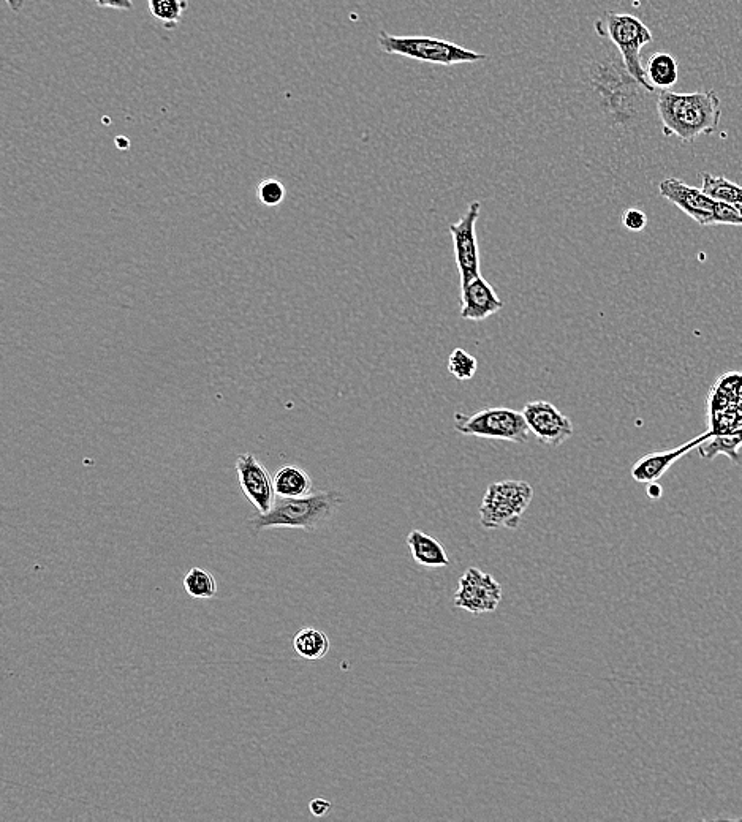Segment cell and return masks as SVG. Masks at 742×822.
<instances>
[{"label":"cell","instance_id":"obj_19","mask_svg":"<svg viewBox=\"0 0 742 822\" xmlns=\"http://www.w3.org/2000/svg\"><path fill=\"white\" fill-rule=\"evenodd\" d=\"M742 446V430H735L731 434L717 435L712 442L703 443L698 446L701 457L705 459H712L717 454H725L730 457L731 461L736 464H741L742 459L739 457V448Z\"/></svg>","mask_w":742,"mask_h":822},{"label":"cell","instance_id":"obj_23","mask_svg":"<svg viewBox=\"0 0 742 822\" xmlns=\"http://www.w3.org/2000/svg\"><path fill=\"white\" fill-rule=\"evenodd\" d=\"M478 361L475 356L467 353L462 348H456L451 351L450 358H448V372H450L456 380L467 381L472 380L477 374Z\"/></svg>","mask_w":742,"mask_h":822},{"label":"cell","instance_id":"obj_1","mask_svg":"<svg viewBox=\"0 0 742 822\" xmlns=\"http://www.w3.org/2000/svg\"><path fill=\"white\" fill-rule=\"evenodd\" d=\"M595 38L576 62L573 100L581 114L613 132L638 129L654 110L655 92H649L630 75L616 46L608 40L602 21L595 23Z\"/></svg>","mask_w":742,"mask_h":822},{"label":"cell","instance_id":"obj_8","mask_svg":"<svg viewBox=\"0 0 742 822\" xmlns=\"http://www.w3.org/2000/svg\"><path fill=\"white\" fill-rule=\"evenodd\" d=\"M481 203L469 204L466 214L459 222L448 227L453 246H455L456 266L461 276V287L480 277V249H478L477 222L480 217Z\"/></svg>","mask_w":742,"mask_h":822},{"label":"cell","instance_id":"obj_17","mask_svg":"<svg viewBox=\"0 0 742 822\" xmlns=\"http://www.w3.org/2000/svg\"><path fill=\"white\" fill-rule=\"evenodd\" d=\"M293 649L304 660H322L330 652V639L317 628H303L293 638Z\"/></svg>","mask_w":742,"mask_h":822},{"label":"cell","instance_id":"obj_29","mask_svg":"<svg viewBox=\"0 0 742 822\" xmlns=\"http://www.w3.org/2000/svg\"><path fill=\"white\" fill-rule=\"evenodd\" d=\"M662 494H663L662 486H660V484L657 483V481H655V483H649V487H648V497L649 498H654V500H657V498L662 497Z\"/></svg>","mask_w":742,"mask_h":822},{"label":"cell","instance_id":"obj_5","mask_svg":"<svg viewBox=\"0 0 742 822\" xmlns=\"http://www.w3.org/2000/svg\"><path fill=\"white\" fill-rule=\"evenodd\" d=\"M534 498V489L526 481L505 479L486 489L480 506V524L486 530H516Z\"/></svg>","mask_w":742,"mask_h":822},{"label":"cell","instance_id":"obj_18","mask_svg":"<svg viewBox=\"0 0 742 822\" xmlns=\"http://www.w3.org/2000/svg\"><path fill=\"white\" fill-rule=\"evenodd\" d=\"M644 68H646L649 83L654 87L668 89L678 83L679 65L671 54L663 53V51L652 54Z\"/></svg>","mask_w":742,"mask_h":822},{"label":"cell","instance_id":"obj_6","mask_svg":"<svg viewBox=\"0 0 742 822\" xmlns=\"http://www.w3.org/2000/svg\"><path fill=\"white\" fill-rule=\"evenodd\" d=\"M605 32L608 40L616 46L630 75L649 92L655 87L649 83L641 50L654 40L651 29L640 18L630 13L608 12L605 16Z\"/></svg>","mask_w":742,"mask_h":822},{"label":"cell","instance_id":"obj_14","mask_svg":"<svg viewBox=\"0 0 742 822\" xmlns=\"http://www.w3.org/2000/svg\"><path fill=\"white\" fill-rule=\"evenodd\" d=\"M504 309V301L497 296L496 290L488 280L477 277L461 287L462 320L483 321L494 313Z\"/></svg>","mask_w":742,"mask_h":822},{"label":"cell","instance_id":"obj_31","mask_svg":"<svg viewBox=\"0 0 742 822\" xmlns=\"http://www.w3.org/2000/svg\"><path fill=\"white\" fill-rule=\"evenodd\" d=\"M735 206H736V209H738V212H739V214H741V217H742V203L735 204Z\"/></svg>","mask_w":742,"mask_h":822},{"label":"cell","instance_id":"obj_7","mask_svg":"<svg viewBox=\"0 0 742 822\" xmlns=\"http://www.w3.org/2000/svg\"><path fill=\"white\" fill-rule=\"evenodd\" d=\"M455 430L470 437L515 443H527L530 434L523 411L505 407L485 408L475 415L456 413Z\"/></svg>","mask_w":742,"mask_h":822},{"label":"cell","instance_id":"obj_28","mask_svg":"<svg viewBox=\"0 0 742 822\" xmlns=\"http://www.w3.org/2000/svg\"><path fill=\"white\" fill-rule=\"evenodd\" d=\"M100 8H114L119 12H130L133 8V0H95Z\"/></svg>","mask_w":742,"mask_h":822},{"label":"cell","instance_id":"obj_13","mask_svg":"<svg viewBox=\"0 0 742 822\" xmlns=\"http://www.w3.org/2000/svg\"><path fill=\"white\" fill-rule=\"evenodd\" d=\"M712 437H716V432L709 430L706 434H701L700 437L693 438V440L684 443L682 446H678V448L660 451V453L646 454V456L641 457L640 461H636V464L633 465L632 478L635 479L636 483L641 484L659 481V479L670 470L671 465L676 464L679 459L687 456L692 449L709 442Z\"/></svg>","mask_w":742,"mask_h":822},{"label":"cell","instance_id":"obj_10","mask_svg":"<svg viewBox=\"0 0 742 822\" xmlns=\"http://www.w3.org/2000/svg\"><path fill=\"white\" fill-rule=\"evenodd\" d=\"M236 473L241 491L257 508L258 514L268 513L276 502L274 479L269 475L268 468L257 456L246 453L236 459Z\"/></svg>","mask_w":742,"mask_h":822},{"label":"cell","instance_id":"obj_26","mask_svg":"<svg viewBox=\"0 0 742 822\" xmlns=\"http://www.w3.org/2000/svg\"><path fill=\"white\" fill-rule=\"evenodd\" d=\"M622 223H624V227L627 228V230L633 231V233H640V231H643L646 225H648V215L644 214L640 209H627V211L622 214Z\"/></svg>","mask_w":742,"mask_h":822},{"label":"cell","instance_id":"obj_24","mask_svg":"<svg viewBox=\"0 0 742 822\" xmlns=\"http://www.w3.org/2000/svg\"><path fill=\"white\" fill-rule=\"evenodd\" d=\"M258 200L263 206L266 208H276L279 204L284 203L285 195H287V190H285L284 184L281 181H277V179L269 178L265 179V181L260 182L257 189Z\"/></svg>","mask_w":742,"mask_h":822},{"label":"cell","instance_id":"obj_16","mask_svg":"<svg viewBox=\"0 0 742 822\" xmlns=\"http://www.w3.org/2000/svg\"><path fill=\"white\" fill-rule=\"evenodd\" d=\"M273 479L277 497L300 498L312 494V478L298 465H284Z\"/></svg>","mask_w":742,"mask_h":822},{"label":"cell","instance_id":"obj_30","mask_svg":"<svg viewBox=\"0 0 742 822\" xmlns=\"http://www.w3.org/2000/svg\"><path fill=\"white\" fill-rule=\"evenodd\" d=\"M7 2L8 7L10 10H13L15 13L21 12L24 7V0H5Z\"/></svg>","mask_w":742,"mask_h":822},{"label":"cell","instance_id":"obj_4","mask_svg":"<svg viewBox=\"0 0 742 822\" xmlns=\"http://www.w3.org/2000/svg\"><path fill=\"white\" fill-rule=\"evenodd\" d=\"M380 50L385 54H396V56L407 57L412 61L426 62L434 65L475 64V62L485 61V54L477 51L467 50L464 46L442 40L436 37H399V35L388 34L387 31H380Z\"/></svg>","mask_w":742,"mask_h":822},{"label":"cell","instance_id":"obj_11","mask_svg":"<svg viewBox=\"0 0 742 822\" xmlns=\"http://www.w3.org/2000/svg\"><path fill=\"white\" fill-rule=\"evenodd\" d=\"M530 434L548 446H561L573 435V423L551 402L535 400L523 408Z\"/></svg>","mask_w":742,"mask_h":822},{"label":"cell","instance_id":"obj_15","mask_svg":"<svg viewBox=\"0 0 742 822\" xmlns=\"http://www.w3.org/2000/svg\"><path fill=\"white\" fill-rule=\"evenodd\" d=\"M407 546H409L412 559L423 568L434 570V568H443V566L450 565V557H448L445 547L428 533L413 530L407 536Z\"/></svg>","mask_w":742,"mask_h":822},{"label":"cell","instance_id":"obj_25","mask_svg":"<svg viewBox=\"0 0 742 822\" xmlns=\"http://www.w3.org/2000/svg\"><path fill=\"white\" fill-rule=\"evenodd\" d=\"M714 225H736V227H741L742 217L735 204L716 201V204H714Z\"/></svg>","mask_w":742,"mask_h":822},{"label":"cell","instance_id":"obj_20","mask_svg":"<svg viewBox=\"0 0 742 822\" xmlns=\"http://www.w3.org/2000/svg\"><path fill=\"white\" fill-rule=\"evenodd\" d=\"M703 181V192L712 200L724 201L728 204L742 203V187L735 182L728 181L724 176H712V174H701Z\"/></svg>","mask_w":742,"mask_h":822},{"label":"cell","instance_id":"obj_21","mask_svg":"<svg viewBox=\"0 0 742 822\" xmlns=\"http://www.w3.org/2000/svg\"><path fill=\"white\" fill-rule=\"evenodd\" d=\"M149 13L159 19L165 29H176L186 13L187 0H148Z\"/></svg>","mask_w":742,"mask_h":822},{"label":"cell","instance_id":"obj_2","mask_svg":"<svg viewBox=\"0 0 742 822\" xmlns=\"http://www.w3.org/2000/svg\"><path fill=\"white\" fill-rule=\"evenodd\" d=\"M657 116L663 135L678 136L682 143H693L701 135H712L719 129L722 108L716 91L657 94Z\"/></svg>","mask_w":742,"mask_h":822},{"label":"cell","instance_id":"obj_22","mask_svg":"<svg viewBox=\"0 0 742 822\" xmlns=\"http://www.w3.org/2000/svg\"><path fill=\"white\" fill-rule=\"evenodd\" d=\"M184 589L195 600H211L217 595V582L208 570L192 568L184 577Z\"/></svg>","mask_w":742,"mask_h":822},{"label":"cell","instance_id":"obj_27","mask_svg":"<svg viewBox=\"0 0 742 822\" xmlns=\"http://www.w3.org/2000/svg\"><path fill=\"white\" fill-rule=\"evenodd\" d=\"M331 805L330 800L323 799V797H317V799L312 800L311 804H309V810H311L312 815L317 816V818H323V816L328 815L330 813Z\"/></svg>","mask_w":742,"mask_h":822},{"label":"cell","instance_id":"obj_9","mask_svg":"<svg viewBox=\"0 0 742 822\" xmlns=\"http://www.w3.org/2000/svg\"><path fill=\"white\" fill-rule=\"evenodd\" d=\"M502 601V585L491 574L469 568L462 574L455 593V606L470 614L496 611Z\"/></svg>","mask_w":742,"mask_h":822},{"label":"cell","instance_id":"obj_12","mask_svg":"<svg viewBox=\"0 0 742 822\" xmlns=\"http://www.w3.org/2000/svg\"><path fill=\"white\" fill-rule=\"evenodd\" d=\"M660 197L678 206L690 219L700 223L701 227L714 225V204L716 200L708 197L703 189L690 187L686 182L676 178L663 179L659 185Z\"/></svg>","mask_w":742,"mask_h":822},{"label":"cell","instance_id":"obj_3","mask_svg":"<svg viewBox=\"0 0 742 822\" xmlns=\"http://www.w3.org/2000/svg\"><path fill=\"white\" fill-rule=\"evenodd\" d=\"M342 503L344 497L337 491L317 492L300 498L277 497L273 508L268 513L258 514L249 525L254 533L269 528H300L315 532L330 522Z\"/></svg>","mask_w":742,"mask_h":822}]
</instances>
